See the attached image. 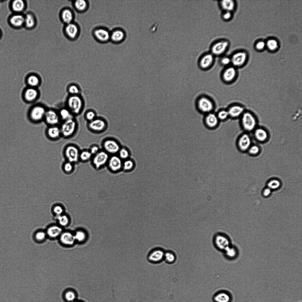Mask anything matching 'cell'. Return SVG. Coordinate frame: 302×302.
<instances>
[{"label": "cell", "mask_w": 302, "mask_h": 302, "mask_svg": "<svg viewBox=\"0 0 302 302\" xmlns=\"http://www.w3.org/2000/svg\"><path fill=\"white\" fill-rule=\"evenodd\" d=\"M84 104V100L80 94L69 95L66 100V107L73 115L80 114L83 109Z\"/></svg>", "instance_id": "6da1fadb"}, {"label": "cell", "mask_w": 302, "mask_h": 302, "mask_svg": "<svg viewBox=\"0 0 302 302\" xmlns=\"http://www.w3.org/2000/svg\"><path fill=\"white\" fill-rule=\"evenodd\" d=\"M47 109L42 104H35L32 106L28 111V118L32 122L39 123L44 120Z\"/></svg>", "instance_id": "7a4b0ae2"}, {"label": "cell", "mask_w": 302, "mask_h": 302, "mask_svg": "<svg viewBox=\"0 0 302 302\" xmlns=\"http://www.w3.org/2000/svg\"><path fill=\"white\" fill-rule=\"evenodd\" d=\"M63 32L66 38L68 40L73 41L79 38L81 32V29L79 24L74 21L64 24Z\"/></svg>", "instance_id": "3957f363"}, {"label": "cell", "mask_w": 302, "mask_h": 302, "mask_svg": "<svg viewBox=\"0 0 302 302\" xmlns=\"http://www.w3.org/2000/svg\"><path fill=\"white\" fill-rule=\"evenodd\" d=\"M91 34L94 40L99 43L105 44L110 42V31L106 27H96L92 29Z\"/></svg>", "instance_id": "277c9868"}, {"label": "cell", "mask_w": 302, "mask_h": 302, "mask_svg": "<svg viewBox=\"0 0 302 302\" xmlns=\"http://www.w3.org/2000/svg\"><path fill=\"white\" fill-rule=\"evenodd\" d=\"M241 117V125L244 130L251 131L255 129L257 121L252 113L250 111H245Z\"/></svg>", "instance_id": "5b68a950"}, {"label": "cell", "mask_w": 302, "mask_h": 302, "mask_svg": "<svg viewBox=\"0 0 302 302\" xmlns=\"http://www.w3.org/2000/svg\"><path fill=\"white\" fill-rule=\"evenodd\" d=\"M77 122L74 118L63 121L60 127L61 135L68 137L72 135L76 130Z\"/></svg>", "instance_id": "8992f818"}, {"label": "cell", "mask_w": 302, "mask_h": 302, "mask_svg": "<svg viewBox=\"0 0 302 302\" xmlns=\"http://www.w3.org/2000/svg\"><path fill=\"white\" fill-rule=\"evenodd\" d=\"M22 95L24 102L29 104L32 103L39 99L40 92L37 88L27 86L23 90Z\"/></svg>", "instance_id": "52a82bcc"}, {"label": "cell", "mask_w": 302, "mask_h": 302, "mask_svg": "<svg viewBox=\"0 0 302 302\" xmlns=\"http://www.w3.org/2000/svg\"><path fill=\"white\" fill-rule=\"evenodd\" d=\"M80 152L76 146L69 145L65 148L64 154L67 161L73 163L77 162L79 159Z\"/></svg>", "instance_id": "ba28073f"}, {"label": "cell", "mask_w": 302, "mask_h": 302, "mask_svg": "<svg viewBox=\"0 0 302 302\" xmlns=\"http://www.w3.org/2000/svg\"><path fill=\"white\" fill-rule=\"evenodd\" d=\"M60 120L58 111L52 108L47 109L44 120L49 126L58 125Z\"/></svg>", "instance_id": "9c48e42d"}, {"label": "cell", "mask_w": 302, "mask_h": 302, "mask_svg": "<svg viewBox=\"0 0 302 302\" xmlns=\"http://www.w3.org/2000/svg\"><path fill=\"white\" fill-rule=\"evenodd\" d=\"M251 140L250 136L247 134L244 133L237 137L236 141L237 149L241 152H244L248 150L251 146Z\"/></svg>", "instance_id": "30bf717a"}, {"label": "cell", "mask_w": 302, "mask_h": 302, "mask_svg": "<svg viewBox=\"0 0 302 302\" xmlns=\"http://www.w3.org/2000/svg\"><path fill=\"white\" fill-rule=\"evenodd\" d=\"M229 45V43L226 40H222L216 41L212 45L211 53L214 56L221 55L226 51Z\"/></svg>", "instance_id": "8fae6325"}, {"label": "cell", "mask_w": 302, "mask_h": 302, "mask_svg": "<svg viewBox=\"0 0 302 302\" xmlns=\"http://www.w3.org/2000/svg\"><path fill=\"white\" fill-rule=\"evenodd\" d=\"M59 17L61 22L66 24L73 22L75 17L73 10L69 7H65L60 11Z\"/></svg>", "instance_id": "7c38bea8"}, {"label": "cell", "mask_w": 302, "mask_h": 302, "mask_svg": "<svg viewBox=\"0 0 302 302\" xmlns=\"http://www.w3.org/2000/svg\"><path fill=\"white\" fill-rule=\"evenodd\" d=\"M197 104L199 110L205 113L211 112L214 108L213 102L206 97L202 96L200 98L198 101Z\"/></svg>", "instance_id": "4fadbf2b"}, {"label": "cell", "mask_w": 302, "mask_h": 302, "mask_svg": "<svg viewBox=\"0 0 302 302\" xmlns=\"http://www.w3.org/2000/svg\"><path fill=\"white\" fill-rule=\"evenodd\" d=\"M94 155L92 163L97 169L100 168L107 163L109 157V154L104 150L100 151Z\"/></svg>", "instance_id": "5bb4252c"}, {"label": "cell", "mask_w": 302, "mask_h": 302, "mask_svg": "<svg viewBox=\"0 0 302 302\" xmlns=\"http://www.w3.org/2000/svg\"><path fill=\"white\" fill-rule=\"evenodd\" d=\"M126 34L122 28L115 27L110 31V42L115 44H120L124 40Z\"/></svg>", "instance_id": "9a60e30c"}, {"label": "cell", "mask_w": 302, "mask_h": 302, "mask_svg": "<svg viewBox=\"0 0 302 302\" xmlns=\"http://www.w3.org/2000/svg\"><path fill=\"white\" fill-rule=\"evenodd\" d=\"M103 147L104 150L108 154L114 155L118 152L120 148L118 143L111 139L105 140L103 142Z\"/></svg>", "instance_id": "2e32d148"}, {"label": "cell", "mask_w": 302, "mask_h": 302, "mask_svg": "<svg viewBox=\"0 0 302 302\" xmlns=\"http://www.w3.org/2000/svg\"><path fill=\"white\" fill-rule=\"evenodd\" d=\"M219 122L218 117L214 114L210 112L205 116L203 124L207 129L213 130L217 128L219 126Z\"/></svg>", "instance_id": "e0dca14e"}, {"label": "cell", "mask_w": 302, "mask_h": 302, "mask_svg": "<svg viewBox=\"0 0 302 302\" xmlns=\"http://www.w3.org/2000/svg\"><path fill=\"white\" fill-rule=\"evenodd\" d=\"M88 126L91 130L96 132H100L104 130L107 126L106 121L101 117H96L89 122Z\"/></svg>", "instance_id": "ac0fdd59"}, {"label": "cell", "mask_w": 302, "mask_h": 302, "mask_svg": "<svg viewBox=\"0 0 302 302\" xmlns=\"http://www.w3.org/2000/svg\"><path fill=\"white\" fill-rule=\"evenodd\" d=\"M122 159L118 156L113 155L109 157L107 164L109 169L113 172H116L122 168Z\"/></svg>", "instance_id": "d6986e66"}, {"label": "cell", "mask_w": 302, "mask_h": 302, "mask_svg": "<svg viewBox=\"0 0 302 302\" xmlns=\"http://www.w3.org/2000/svg\"><path fill=\"white\" fill-rule=\"evenodd\" d=\"M11 26L15 28H19L24 26V15L22 14L14 13L9 19Z\"/></svg>", "instance_id": "ffe728a7"}, {"label": "cell", "mask_w": 302, "mask_h": 302, "mask_svg": "<svg viewBox=\"0 0 302 302\" xmlns=\"http://www.w3.org/2000/svg\"><path fill=\"white\" fill-rule=\"evenodd\" d=\"M74 9L77 12L83 13L86 12L89 7V3L86 0H73L71 1Z\"/></svg>", "instance_id": "44dd1931"}, {"label": "cell", "mask_w": 302, "mask_h": 302, "mask_svg": "<svg viewBox=\"0 0 302 302\" xmlns=\"http://www.w3.org/2000/svg\"><path fill=\"white\" fill-rule=\"evenodd\" d=\"M247 58L246 54L243 52L234 54L230 58L231 63L234 67H240L244 63Z\"/></svg>", "instance_id": "7402d4cb"}, {"label": "cell", "mask_w": 302, "mask_h": 302, "mask_svg": "<svg viewBox=\"0 0 302 302\" xmlns=\"http://www.w3.org/2000/svg\"><path fill=\"white\" fill-rule=\"evenodd\" d=\"M27 86L37 88L41 85V78L35 73H30L27 75L25 80Z\"/></svg>", "instance_id": "603a6c76"}, {"label": "cell", "mask_w": 302, "mask_h": 302, "mask_svg": "<svg viewBox=\"0 0 302 302\" xmlns=\"http://www.w3.org/2000/svg\"><path fill=\"white\" fill-rule=\"evenodd\" d=\"M214 243L218 249L224 250L230 246V242L228 237L226 236L218 234L214 239Z\"/></svg>", "instance_id": "cb8c5ba5"}, {"label": "cell", "mask_w": 302, "mask_h": 302, "mask_svg": "<svg viewBox=\"0 0 302 302\" xmlns=\"http://www.w3.org/2000/svg\"><path fill=\"white\" fill-rule=\"evenodd\" d=\"M165 252L159 248L154 249L148 255L149 261L153 263H158L164 258Z\"/></svg>", "instance_id": "d4e9b609"}, {"label": "cell", "mask_w": 302, "mask_h": 302, "mask_svg": "<svg viewBox=\"0 0 302 302\" xmlns=\"http://www.w3.org/2000/svg\"><path fill=\"white\" fill-rule=\"evenodd\" d=\"M214 56L211 52L206 53L203 55L199 61V65L201 68L203 69L209 68L214 63Z\"/></svg>", "instance_id": "484cf974"}, {"label": "cell", "mask_w": 302, "mask_h": 302, "mask_svg": "<svg viewBox=\"0 0 302 302\" xmlns=\"http://www.w3.org/2000/svg\"><path fill=\"white\" fill-rule=\"evenodd\" d=\"M237 71L235 67L230 66L227 68L222 74L223 80L227 83H229L234 80L237 76Z\"/></svg>", "instance_id": "4316f807"}, {"label": "cell", "mask_w": 302, "mask_h": 302, "mask_svg": "<svg viewBox=\"0 0 302 302\" xmlns=\"http://www.w3.org/2000/svg\"><path fill=\"white\" fill-rule=\"evenodd\" d=\"M227 110L229 116L233 119L241 117L245 111L243 106L237 104L231 106Z\"/></svg>", "instance_id": "83f0119b"}, {"label": "cell", "mask_w": 302, "mask_h": 302, "mask_svg": "<svg viewBox=\"0 0 302 302\" xmlns=\"http://www.w3.org/2000/svg\"><path fill=\"white\" fill-rule=\"evenodd\" d=\"M26 3L23 0H15L11 3V8L14 13L22 14L25 9Z\"/></svg>", "instance_id": "f1b7e54d"}, {"label": "cell", "mask_w": 302, "mask_h": 302, "mask_svg": "<svg viewBox=\"0 0 302 302\" xmlns=\"http://www.w3.org/2000/svg\"><path fill=\"white\" fill-rule=\"evenodd\" d=\"M46 133L49 138L53 140L58 139L61 135L60 127L58 125L49 126Z\"/></svg>", "instance_id": "f546056e"}, {"label": "cell", "mask_w": 302, "mask_h": 302, "mask_svg": "<svg viewBox=\"0 0 302 302\" xmlns=\"http://www.w3.org/2000/svg\"><path fill=\"white\" fill-rule=\"evenodd\" d=\"M36 20L34 15L29 12L24 15V26L27 29H31L36 26Z\"/></svg>", "instance_id": "4dcf8cb0"}, {"label": "cell", "mask_w": 302, "mask_h": 302, "mask_svg": "<svg viewBox=\"0 0 302 302\" xmlns=\"http://www.w3.org/2000/svg\"><path fill=\"white\" fill-rule=\"evenodd\" d=\"M60 239L62 243L68 245H72L76 240L74 235L68 232L61 233Z\"/></svg>", "instance_id": "1f68e13d"}, {"label": "cell", "mask_w": 302, "mask_h": 302, "mask_svg": "<svg viewBox=\"0 0 302 302\" xmlns=\"http://www.w3.org/2000/svg\"><path fill=\"white\" fill-rule=\"evenodd\" d=\"M231 297L227 293L220 292L216 294L214 297V302H230Z\"/></svg>", "instance_id": "d6a6232c"}, {"label": "cell", "mask_w": 302, "mask_h": 302, "mask_svg": "<svg viewBox=\"0 0 302 302\" xmlns=\"http://www.w3.org/2000/svg\"><path fill=\"white\" fill-rule=\"evenodd\" d=\"M254 135L256 139L260 142L266 141L268 137L266 130L261 128L256 129L255 131Z\"/></svg>", "instance_id": "836d02e7"}, {"label": "cell", "mask_w": 302, "mask_h": 302, "mask_svg": "<svg viewBox=\"0 0 302 302\" xmlns=\"http://www.w3.org/2000/svg\"><path fill=\"white\" fill-rule=\"evenodd\" d=\"M219 3L221 7L224 11L232 12L235 8V4L233 0H222L220 1Z\"/></svg>", "instance_id": "e575fe53"}, {"label": "cell", "mask_w": 302, "mask_h": 302, "mask_svg": "<svg viewBox=\"0 0 302 302\" xmlns=\"http://www.w3.org/2000/svg\"><path fill=\"white\" fill-rule=\"evenodd\" d=\"M58 111L60 120L63 121L73 118V115L66 107L60 109Z\"/></svg>", "instance_id": "d590c367"}, {"label": "cell", "mask_w": 302, "mask_h": 302, "mask_svg": "<svg viewBox=\"0 0 302 302\" xmlns=\"http://www.w3.org/2000/svg\"><path fill=\"white\" fill-rule=\"evenodd\" d=\"M62 229L60 227L57 226H53L49 227L47 230V234L51 238H55L60 235Z\"/></svg>", "instance_id": "8d00e7d4"}, {"label": "cell", "mask_w": 302, "mask_h": 302, "mask_svg": "<svg viewBox=\"0 0 302 302\" xmlns=\"http://www.w3.org/2000/svg\"><path fill=\"white\" fill-rule=\"evenodd\" d=\"M226 257L230 259L236 257L238 254L237 249L234 247L229 246L224 250Z\"/></svg>", "instance_id": "74e56055"}, {"label": "cell", "mask_w": 302, "mask_h": 302, "mask_svg": "<svg viewBox=\"0 0 302 302\" xmlns=\"http://www.w3.org/2000/svg\"><path fill=\"white\" fill-rule=\"evenodd\" d=\"M67 91L70 95H79L80 92V90L79 87L74 84H72L68 86Z\"/></svg>", "instance_id": "f35d334b"}, {"label": "cell", "mask_w": 302, "mask_h": 302, "mask_svg": "<svg viewBox=\"0 0 302 302\" xmlns=\"http://www.w3.org/2000/svg\"><path fill=\"white\" fill-rule=\"evenodd\" d=\"M92 155L89 150H84L80 152L79 159L82 161H87L91 159Z\"/></svg>", "instance_id": "ab89813d"}, {"label": "cell", "mask_w": 302, "mask_h": 302, "mask_svg": "<svg viewBox=\"0 0 302 302\" xmlns=\"http://www.w3.org/2000/svg\"><path fill=\"white\" fill-rule=\"evenodd\" d=\"M164 259L167 263H171L175 260V256L173 252L168 251L165 253Z\"/></svg>", "instance_id": "60d3db41"}, {"label": "cell", "mask_w": 302, "mask_h": 302, "mask_svg": "<svg viewBox=\"0 0 302 302\" xmlns=\"http://www.w3.org/2000/svg\"><path fill=\"white\" fill-rule=\"evenodd\" d=\"M76 240L79 242L84 241L86 238V233L83 231L79 230L74 235Z\"/></svg>", "instance_id": "b9f144b4"}, {"label": "cell", "mask_w": 302, "mask_h": 302, "mask_svg": "<svg viewBox=\"0 0 302 302\" xmlns=\"http://www.w3.org/2000/svg\"><path fill=\"white\" fill-rule=\"evenodd\" d=\"M134 166L133 162L131 160L127 159L123 163L122 168L125 170L129 171L133 168Z\"/></svg>", "instance_id": "7bdbcfd3"}, {"label": "cell", "mask_w": 302, "mask_h": 302, "mask_svg": "<svg viewBox=\"0 0 302 302\" xmlns=\"http://www.w3.org/2000/svg\"><path fill=\"white\" fill-rule=\"evenodd\" d=\"M216 115L220 121H224L229 116L227 110H225L219 111Z\"/></svg>", "instance_id": "ee69618b"}, {"label": "cell", "mask_w": 302, "mask_h": 302, "mask_svg": "<svg viewBox=\"0 0 302 302\" xmlns=\"http://www.w3.org/2000/svg\"><path fill=\"white\" fill-rule=\"evenodd\" d=\"M57 219L59 224L63 226L67 225L69 222V218L65 215H61L58 216Z\"/></svg>", "instance_id": "f6af8a7d"}, {"label": "cell", "mask_w": 302, "mask_h": 302, "mask_svg": "<svg viewBox=\"0 0 302 302\" xmlns=\"http://www.w3.org/2000/svg\"><path fill=\"white\" fill-rule=\"evenodd\" d=\"M96 112L93 110H88L86 111L85 114L86 119L90 122L96 117Z\"/></svg>", "instance_id": "bcb514c9"}, {"label": "cell", "mask_w": 302, "mask_h": 302, "mask_svg": "<svg viewBox=\"0 0 302 302\" xmlns=\"http://www.w3.org/2000/svg\"><path fill=\"white\" fill-rule=\"evenodd\" d=\"M65 300L68 302H72L76 298V295L74 292L72 290H68L65 292L64 295Z\"/></svg>", "instance_id": "7dc6e473"}, {"label": "cell", "mask_w": 302, "mask_h": 302, "mask_svg": "<svg viewBox=\"0 0 302 302\" xmlns=\"http://www.w3.org/2000/svg\"><path fill=\"white\" fill-rule=\"evenodd\" d=\"M280 181L276 179H272L270 180L267 183V186L270 189H275L278 188L280 186Z\"/></svg>", "instance_id": "c3c4849f"}, {"label": "cell", "mask_w": 302, "mask_h": 302, "mask_svg": "<svg viewBox=\"0 0 302 302\" xmlns=\"http://www.w3.org/2000/svg\"><path fill=\"white\" fill-rule=\"evenodd\" d=\"M118 153L119 157L121 159H126L129 156V152L127 149L123 147L120 148Z\"/></svg>", "instance_id": "681fc988"}, {"label": "cell", "mask_w": 302, "mask_h": 302, "mask_svg": "<svg viewBox=\"0 0 302 302\" xmlns=\"http://www.w3.org/2000/svg\"><path fill=\"white\" fill-rule=\"evenodd\" d=\"M73 169V163L67 161L65 162L63 165V170L66 173L71 172Z\"/></svg>", "instance_id": "f907efd6"}, {"label": "cell", "mask_w": 302, "mask_h": 302, "mask_svg": "<svg viewBox=\"0 0 302 302\" xmlns=\"http://www.w3.org/2000/svg\"><path fill=\"white\" fill-rule=\"evenodd\" d=\"M267 47L271 50H274L278 47L277 42L274 39H270L267 42Z\"/></svg>", "instance_id": "816d5d0a"}, {"label": "cell", "mask_w": 302, "mask_h": 302, "mask_svg": "<svg viewBox=\"0 0 302 302\" xmlns=\"http://www.w3.org/2000/svg\"><path fill=\"white\" fill-rule=\"evenodd\" d=\"M248 150L249 153L250 154L254 155H257L259 153L260 149L258 146L254 145H251Z\"/></svg>", "instance_id": "f5cc1de1"}, {"label": "cell", "mask_w": 302, "mask_h": 302, "mask_svg": "<svg viewBox=\"0 0 302 302\" xmlns=\"http://www.w3.org/2000/svg\"><path fill=\"white\" fill-rule=\"evenodd\" d=\"M46 236V234L45 232L43 231H40L36 233L35 237L37 240L41 241L43 240L45 238Z\"/></svg>", "instance_id": "db71d44e"}, {"label": "cell", "mask_w": 302, "mask_h": 302, "mask_svg": "<svg viewBox=\"0 0 302 302\" xmlns=\"http://www.w3.org/2000/svg\"><path fill=\"white\" fill-rule=\"evenodd\" d=\"M232 12L229 11H224L222 14V19L225 20H229L232 17Z\"/></svg>", "instance_id": "11a10c76"}, {"label": "cell", "mask_w": 302, "mask_h": 302, "mask_svg": "<svg viewBox=\"0 0 302 302\" xmlns=\"http://www.w3.org/2000/svg\"><path fill=\"white\" fill-rule=\"evenodd\" d=\"M54 213L58 216L62 215L63 212V209L60 206H56L53 209Z\"/></svg>", "instance_id": "9f6ffc18"}, {"label": "cell", "mask_w": 302, "mask_h": 302, "mask_svg": "<svg viewBox=\"0 0 302 302\" xmlns=\"http://www.w3.org/2000/svg\"><path fill=\"white\" fill-rule=\"evenodd\" d=\"M221 63L224 65H227L231 63L230 58L225 56L223 57L221 60Z\"/></svg>", "instance_id": "6f0895ef"}, {"label": "cell", "mask_w": 302, "mask_h": 302, "mask_svg": "<svg viewBox=\"0 0 302 302\" xmlns=\"http://www.w3.org/2000/svg\"><path fill=\"white\" fill-rule=\"evenodd\" d=\"M89 151L92 155H94L98 153L100 150L98 146L94 145L91 147Z\"/></svg>", "instance_id": "680465c9"}, {"label": "cell", "mask_w": 302, "mask_h": 302, "mask_svg": "<svg viewBox=\"0 0 302 302\" xmlns=\"http://www.w3.org/2000/svg\"><path fill=\"white\" fill-rule=\"evenodd\" d=\"M265 46V44L263 41H260L258 42L256 45V48L258 50H262L264 48Z\"/></svg>", "instance_id": "91938a15"}, {"label": "cell", "mask_w": 302, "mask_h": 302, "mask_svg": "<svg viewBox=\"0 0 302 302\" xmlns=\"http://www.w3.org/2000/svg\"><path fill=\"white\" fill-rule=\"evenodd\" d=\"M270 193V190L269 188L265 189L263 191V194L265 196H268Z\"/></svg>", "instance_id": "94428289"}, {"label": "cell", "mask_w": 302, "mask_h": 302, "mask_svg": "<svg viewBox=\"0 0 302 302\" xmlns=\"http://www.w3.org/2000/svg\"><path fill=\"white\" fill-rule=\"evenodd\" d=\"M0 35H1V33H0Z\"/></svg>", "instance_id": "6125c7cd"}, {"label": "cell", "mask_w": 302, "mask_h": 302, "mask_svg": "<svg viewBox=\"0 0 302 302\" xmlns=\"http://www.w3.org/2000/svg\"></svg>", "instance_id": "be15d7a7"}]
</instances>
